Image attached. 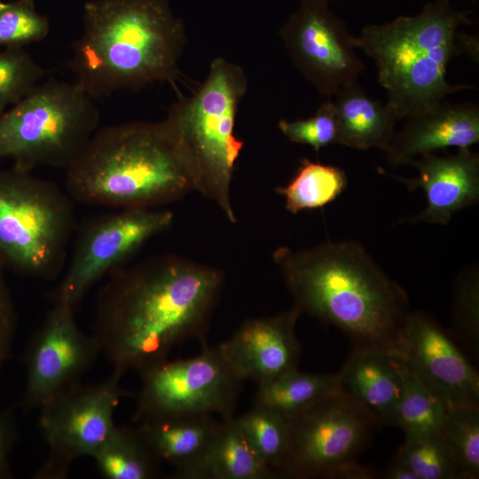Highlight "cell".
I'll return each instance as SVG.
<instances>
[{"label":"cell","instance_id":"1","mask_svg":"<svg viewBox=\"0 0 479 479\" xmlns=\"http://www.w3.org/2000/svg\"><path fill=\"white\" fill-rule=\"evenodd\" d=\"M223 286L220 269L175 255L110 274L97 297L91 334L113 373H141L191 340L206 345Z\"/></svg>","mask_w":479,"mask_h":479},{"label":"cell","instance_id":"2","mask_svg":"<svg viewBox=\"0 0 479 479\" xmlns=\"http://www.w3.org/2000/svg\"><path fill=\"white\" fill-rule=\"evenodd\" d=\"M273 261L302 313L336 326L354 347L399 355L411 312L407 294L362 244L345 240L299 250L280 247Z\"/></svg>","mask_w":479,"mask_h":479},{"label":"cell","instance_id":"3","mask_svg":"<svg viewBox=\"0 0 479 479\" xmlns=\"http://www.w3.org/2000/svg\"><path fill=\"white\" fill-rule=\"evenodd\" d=\"M185 42L168 0H90L69 66L95 99L173 81Z\"/></svg>","mask_w":479,"mask_h":479},{"label":"cell","instance_id":"4","mask_svg":"<svg viewBox=\"0 0 479 479\" xmlns=\"http://www.w3.org/2000/svg\"><path fill=\"white\" fill-rule=\"evenodd\" d=\"M65 185L74 200L117 208H157L196 189L164 121L98 130L66 168Z\"/></svg>","mask_w":479,"mask_h":479},{"label":"cell","instance_id":"5","mask_svg":"<svg viewBox=\"0 0 479 479\" xmlns=\"http://www.w3.org/2000/svg\"><path fill=\"white\" fill-rule=\"evenodd\" d=\"M471 13L450 0H435L415 15L367 25L354 36L355 47L374 61L378 81L388 92L386 103L398 120L473 88L446 80L449 62L462 54L459 29L472 23Z\"/></svg>","mask_w":479,"mask_h":479},{"label":"cell","instance_id":"6","mask_svg":"<svg viewBox=\"0 0 479 479\" xmlns=\"http://www.w3.org/2000/svg\"><path fill=\"white\" fill-rule=\"evenodd\" d=\"M247 90L243 69L217 58L197 91L173 104L163 120L192 168L195 191L231 223L237 221L231 194L233 171L244 146L234 134L235 117Z\"/></svg>","mask_w":479,"mask_h":479},{"label":"cell","instance_id":"7","mask_svg":"<svg viewBox=\"0 0 479 479\" xmlns=\"http://www.w3.org/2000/svg\"><path fill=\"white\" fill-rule=\"evenodd\" d=\"M75 229L72 198L31 171H0V260L44 280L62 271Z\"/></svg>","mask_w":479,"mask_h":479},{"label":"cell","instance_id":"8","mask_svg":"<svg viewBox=\"0 0 479 479\" xmlns=\"http://www.w3.org/2000/svg\"><path fill=\"white\" fill-rule=\"evenodd\" d=\"M93 100L75 82H40L0 115V159L27 171L66 169L98 130Z\"/></svg>","mask_w":479,"mask_h":479},{"label":"cell","instance_id":"9","mask_svg":"<svg viewBox=\"0 0 479 479\" xmlns=\"http://www.w3.org/2000/svg\"><path fill=\"white\" fill-rule=\"evenodd\" d=\"M287 419V451L280 477H373L356 458L381 423L349 397L337 389Z\"/></svg>","mask_w":479,"mask_h":479},{"label":"cell","instance_id":"10","mask_svg":"<svg viewBox=\"0 0 479 479\" xmlns=\"http://www.w3.org/2000/svg\"><path fill=\"white\" fill-rule=\"evenodd\" d=\"M140 373L134 420L190 416H233L244 381L219 346L208 347L187 359H168Z\"/></svg>","mask_w":479,"mask_h":479},{"label":"cell","instance_id":"11","mask_svg":"<svg viewBox=\"0 0 479 479\" xmlns=\"http://www.w3.org/2000/svg\"><path fill=\"white\" fill-rule=\"evenodd\" d=\"M122 377L112 373L93 384L81 382L49 400L40 408L39 427L48 455L35 475L62 479L71 464L92 457L115 426L114 412L124 397Z\"/></svg>","mask_w":479,"mask_h":479},{"label":"cell","instance_id":"12","mask_svg":"<svg viewBox=\"0 0 479 479\" xmlns=\"http://www.w3.org/2000/svg\"><path fill=\"white\" fill-rule=\"evenodd\" d=\"M173 220V213L166 209L120 208L86 221L53 293V302L76 309L97 281L122 268L145 242L169 229Z\"/></svg>","mask_w":479,"mask_h":479},{"label":"cell","instance_id":"13","mask_svg":"<svg viewBox=\"0 0 479 479\" xmlns=\"http://www.w3.org/2000/svg\"><path fill=\"white\" fill-rule=\"evenodd\" d=\"M280 36L294 66L328 98L357 82L365 68L355 51L354 36L327 3L300 0Z\"/></svg>","mask_w":479,"mask_h":479},{"label":"cell","instance_id":"14","mask_svg":"<svg viewBox=\"0 0 479 479\" xmlns=\"http://www.w3.org/2000/svg\"><path fill=\"white\" fill-rule=\"evenodd\" d=\"M74 307L53 302L35 332L27 354L25 404L40 408L51 398L80 383L100 353L93 337L75 320Z\"/></svg>","mask_w":479,"mask_h":479},{"label":"cell","instance_id":"15","mask_svg":"<svg viewBox=\"0 0 479 479\" xmlns=\"http://www.w3.org/2000/svg\"><path fill=\"white\" fill-rule=\"evenodd\" d=\"M399 356L448 406H479V375L428 314L410 312L401 332Z\"/></svg>","mask_w":479,"mask_h":479},{"label":"cell","instance_id":"16","mask_svg":"<svg viewBox=\"0 0 479 479\" xmlns=\"http://www.w3.org/2000/svg\"><path fill=\"white\" fill-rule=\"evenodd\" d=\"M301 314L294 304L274 316L248 319L218 346L244 381L268 382L297 368L301 346L295 326Z\"/></svg>","mask_w":479,"mask_h":479},{"label":"cell","instance_id":"17","mask_svg":"<svg viewBox=\"0 0 479 479\" xmlns=\"http://www.w3.org/2000/svg\"><path fill=\"white\" fill-rule=\"evenodd\" d=\"M418 177L408 179L395 177L409 190L421 188L427 207L411 219L446 225L452 216L479 200V155L470 147L459 148L453 154L439 156L427 153L412 160Z\"/></svg>","mask_w":479,"mask_h":479},{"label":"cell","instance_id":"18","mask_svg":"<svg viewBox=\"0 0 479 479\" xmlns=\"http://www.w3.org/2000/svg\"><path fill=\"white\" fill-rule=\"evenodd\" d=\"M384 151L389 164H408L418 156L449 147L467 148L479 142V107L445 99L411 116Z\"/></svg>","mask_w":479,"mask_h":479},{"label":"cell","instance_id":"19","mask_svg":"<svg viewBox=\"0 0 479 479\" xmlns=\"http://www.w3.org/2000/svg\"><path fill=\"white\" fill-rule=\"evenodd\" d=\"M405 364L393 352L354 347L337 373V389L365 407L381 423L393 425L404 384Z\"/></svg>","mask_w":479,"mask_h":479},{"label":"cell","instance_id":"20","mask_svg":"<svg viewBox=\"0 0 479 479\" xmlns=\"http://www.w3.org/2000/svg\"><path fill=\"white\" fill-rule=\"evenodd\" d=\"M220 420L211 415L166 417L139 422V434L161 463L170 465L180 479L204 455Z\"/></svg>","mask_w":479,"mask_h":479},{"label":"cell","instance_id":"21","mask_svg":"<svg viewBox=\"0 0 479 479\" xmlns=\"http://www.w3.org/2000/svg\"><path fill=\"white\" fill-rule=\"evenodd\" d=\"M334 97L337 144L358 150L375 147L385 151L398 120L393 108L370 98L357 82L343 86Z\"/></svg>","mask_w":479,"mask_h":479},{"label":"cell","instance_id":"22","mask_svg":"<svg viewBox=\"0 0 479 479\" xmlns=\"http://www.w3.org/2000/svg\"><path fill=\"white\" fill-rule=\"evenodd\" d=\"M278 473L263 464L246 441L234 416L221 418L201 459L180 479H274Z\"/></svg>","mask_w":479,"mask_h":479},{"label":"cell","instance_id":"23","mask_svg":"<svg viewBox=\"0 0 479 479\" xmlns=\"http://www.w3.org/2000/svg\"><path fill=\"white\" fill-rule=\"evenodd\" d=\"M91 458L106 479H153L161 475V462L137 428L115 424Z\"/></svg>","mask_w":479,"mask_h":479},{"label":"cell","instance_id":"24","mask_svg":"<svg viewBox=\"0 0 479 479\" xmlns=\"http://www.w3.org/2000/svg\"><path fill=\"white\" fill-rule=\"evenodd\" d=\"M255 404L286 418L323 399L337 389V373H307L297 368L257 385Z\"/></svg>","mask_w":479,"mask_h":479},{"label":"cell","instance_id":"25","mask_svg":"<svg viewBox=\"0 0 479 479\" xmlns=\"http://www.w3.org/2000/svg\"><path fill=\"white\" fill-rule=\"evenodd\" d=\"M346 173L339 167L302 159L294 177L276 192L285 198L292 214L322 208L334 201L345 189Z\"/></svg>","mask_w":479,"mask_h":479},{"label":"cell","instance_id":"26","mask_svg":"<svg viewBox=\"0 0 479 479\" xmlns=\"http://www.w3.org/2000/svg\"><path fill=\"white\" fill-rule=\"evenodd\" d=\"M447 410L448 405L426 387L405 364L404 389L393 421V425L403 429L405 439L439 433Z\"/></svg>","mask_w":479,"mask_h":479},{"label":"cell","instance_id":"27","mask_svg":"<svg viewBox=\"0 0 479 479\" xmlns=\"http://www.w3.org/2000/svg\"><path fill=\"white\" fill-rule=\"evenodd\" d=\"M235 418L257 458L280 477L287 451V419L268 407L255 404L250 410Z\"/></svg>","mask_w":479,"mask_h":479},{"label":"cell","instance_id":"28","mask_svg":"<svg viewBox=\"0 0 479 479\" xmlns=\"http://www.w3.org/2000/svg\"><path fill=\"white\" fill-rule=\"evenodd\" d=\"M439 434L455 459L459 478L477 479L479 477V406H448Z\"/></svg>","mask_w":479,"mask_h":479},{"label":"cell","instance_id":"29","mask_svg":"<svg viewBox=\"0 0 479 479\" xmlns=\"http://www.w3.org/2000/svg\"><path fill=\"white\" fill-rule=\"evenodd\" d=\"M395 459L406 465L418 479L459 478L455 459L439 433L405 439Z\"/></svg>","mask_w":479,"mask_h":479},{"label":"cell","instance_id":"30","mask_svg":"<svg viewBox=\"0 0 479 479\" xmlns=\"http://www.w3.org/2000/svg\"><path fill=\"white\" fill-rule=\"evenodd\" d=\"M44 74V69L23 47L1 50L0 115L35 88Z\"/></svg>","mask_w":479,"mask_h":479},{"label":"cell","instance_id":"31","mask_svg":"<svg viewBox=\"0 0 479 479\" xmlns=\"http://www.w3.org/2000/svg\"><path fill=\"white\" fill-rule=\"evenodd\" d=\"M49 31V20L36 11L35 0H15L0 8V46L23 47L42 41Z\"/></svg>","mask_w":479,"mask_h":479},{"label":"cell","instance_id":"32","mask_svg":"<svg viewBox=\"0 0 479 479\" xmlns=\"http://www.w3.org/2000/svg\"><path fill=\"white\" fill-rule=\"evenodd\" d=\"M452 329L458 338L473 349L479 342L478 269L469 267L455 281L452 302Z\"/></svg>","mask_w":479,"mask_h":479},{"label":"cell","instance_id":"33","mask_svg":"<svg viewBox=\"0 0 479 479\" xmlns=\"http://www.w3.org/2000/svg\"><path fill=\"white\" fill-rule=\"evenodd\" d=\"M278 127L290 141L308 145L318 153L322 147L337 144L338 125L334 101H325L316 114L304 120H280Z\"/></svg>","mask_w":479,"mask_h":479},{"label":"cell","instance_id":"34","mask_svg":"<svg viewBox=\"0 0 479 479\" xmlns=\"http://www.w3.org/2000/svg\"><path fill=\"white\" fill-rule=\"evenodd\" d=\"M4 268L0 260V366L9 351L15 325V312L4 278Z\"/></svg>","mask_w":479,"mask_h":479},{"label":"cell","instance_id":"35","mask_svg":"<svg viewBox=\"0 0 479 479\" xmlns=\"http://www.w3.org/2000/svg\"><path fill=\"white\" fill-rule=\"evenodd\" d=\"M459 43L462 54L468 55L474 61L478 62V37L465 33H459Z\"/></svg>","mask_w":479,"mask_h":479},{"label":"cell","instance_id":"36","mask_svg":"<svg viewBox=\"0 0 479 479\" xmlns=\"http://www.w3.org/2000/svg\"><path fill=\"white\" fill-rule=\"evenodd\" d=\"M387 479H418L415 474L404 463L394 459L389 468L383 473Z\"/></svg>","mask_w":479,"mask_h":479},{"label":"cell","instance_id":"37","mask_svg":"<svg viewBox=\"0 0 479 479\" xmlns=\"http://www.w3.org/2000/svg\"><path fill=\"white\" fill-rule=\"evenodd\" d=\"M9 434L6 423L0 419V475L4 471V455L9 440Z\"/></svg>","mask_w":479,"mask_h":479},{"label":"cell","instance_id":"38","mask_svg":"<svg viewBox=\"0 0 479 479\" xmlns=\"http://www.w3.org/2000/svg\"><path fill=\"white\" fill-rule=\"evenodd\" d=\"M318 1H322V2H325V3L330 4L331 2L336 1V0H318Z\"/></svg>","mask_w":479,"mask_h":479},{"label":"cell","instance_id":"39","mask_svg":"<svg viewBox=\"0 0 479 479\" xmlns=\"http://www.w3.org/2000/svg\"><path fill=\"white\" fill-rule=\"evenodd\" d=\"M5 3L2 2V0H0V8L3 7Z\"/></svg>","mask_w":479,"mask_h":479},{"label":"cell","instance_id":"40","mask_svg":"<svg viewBox=\"0 0 479 479\" xmlns=\"http://www.w3.org/2000/svg\"><path fill=\"white\" fill-rule=\"evenodd\" d=\"M473 2H477V0H472Z\"/></svg>","mask_w":479,"mask_h":479}]
</instances>
